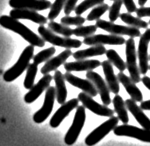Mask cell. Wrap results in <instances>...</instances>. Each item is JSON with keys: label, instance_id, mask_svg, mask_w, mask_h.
I'll list each match as a JSON object with an SVG mask.
<instances>
[{"label": "cell", "instance_id": "1", "mask_svg": "<svg viewBox=\"0 0 150 146\" xmlns=\"http://www.w3.org/2000/svg\"><path fill=\"white\" fill-rule=\"evenodd\" d=\"M0 25L6 29L11 30V31L17 33L18 35L22 36L25 40L34 47L35 46L42 47L45 45L43 39L38 36L34 31H32L31 30L18 20L11 17L10 15H2L0 17Z\"/></svg>", "mask_w": 150, "mask_h": 146}, {"label": "cell", "instance_id": "2", "mask_svg": "<svg viewBox=\"0 0 150 146\" xmlns=\"http://www.w3.org/2000/svg\"><path fill=\"white\" fill-rule=\"evenodd\" d=\"M34 46L29 45L23 50L16 64L3 74V80L6 82H12L17 79L27 69L30 62L34 57Z\"/></svg>", "mask_w": 150, "mask_h": 146}, {"label": "cell", "instance_id": "3", "mask_svg": "<svg viewBox=\"0 0 150 146\" xmlns=\"http://www.w3.org/2000/svg\"><path fill=\"white\" fill-rule=\"evenodd\" d=\"M38 31L45 42H48L54 46L64 47L66 49L78 48L81 47L82 44L81 41L76 39H71L69 37L62 38V37L55 35V33L51 31L49 28L45 27L43 25H40L38 26Z\"/></svg>", "mask_w": 150, "mask_h": 146}, {"label": "cell", "instance_id": "4", "mask_svg": "<svg viewBox=\"0 0 150 146\" xmlns=\"http://www.w3.org/2000/svg\"><path fill=\"white\" fill-rule=\"evenodd\" d=\"M119 122L118 117H112L105 122L98 126L97 129L90 132L85 140V143L88 146H93L98 144L100 140L115 129Z\"/></svg>", "mask_w": 150, "mask_h": 146}, {"label": "cell", "instance_id": "5", "mask_svg": "<svg viewBox=\"0 0 150 146\" xmlns=\"http://www.w3.org/2000/svg\"><path fill=\"white\" fill-rule=\"evenodd\" d=\"M125 55H126V68L129 71L130 79L135 84L142 81L140 76V69L137 64L135 41L133 38H129L125 42Z\"/></svg>", "mask_w": 150, "mask_h": 146}, {"label": "cell", "instance_id": "6", "mask_svg": "<svg viewBox=\"0 0 150 146\" xmlns=\"http://www.w3.org/2000/svg\"><path fill=\"white\" fill-rule=\"evenodd\" d=\"M86 108L84 106H78L76 110L74 121L65 137V143L67 145H72L77 141L79 134L86 121Z\"/></svg>", "mask_w": 150, "mask_h": 146}, {"label": "cell", "instance_id": "7", "mask_svg": "<svg viewBox=\"0 0 150 146\" xmlns=\"http://www.w3.org/2000/svg\"><path fill=\"white\" fill-rule=\"evenodd\" d=\"M96 26L98 28L106 31L107 32L110 33L111 35H128L130 38H137L141 36L140 30L133 26H122L103 19H98L96 22Z\"/></svg>", "mask_w": 150, "mask_h": 146}, {"label": "cell", "instance_id": "8", "mask_svg": "<svg viewBox=\"0 0 150 146\" xmlns=\"http://www.w3.org/2000/svg\"><path fill=\"white\" fill-rule=\"evenodd\" d=\"M113 133L119 137H129L143 142L150 143V130L137 128L136 126L129 125L117 126L113 129Z\"/></svg>", "mask_w": 150, "mask_h": 146}, {"label": "cell", "instance_id": "9", "mask_svg": "<svg viewBox=\"0 0 150 146\" xmlns=\"http://www.w3.org/2000/svg\"><path fill=\"white\" fill-rule=\"evenodd\" d=\"M56 99V92L54 87H49L46 89V96L44 99V103L42 107L37 111L33 117V120L37 124H41L44 122L48 118L50 114L54 108V104Z\"/></svg>", "mask_w": 150, "mask_h": 146}, {"label": "cell", "instance_id": "10", "mask_svg": "<svg viewBox=\"0 0 150 146\" xmlns=\"http://www.w3.org/2000/svg\"><path fill=\"white\" fill-rule=\"evenodd\" d=\"M78 99L80 102H81L82 105L85 108L89 109L90 111L98 116L106 117H113V114L115 111H113L111 108H109L107 106L102 105L101 104L98 103L88 94L85 93V92H81L78 94Z\"/></svg>", "mask_w": 150, "mask_h": 146}, {"label": "cell", "instance_id": "11", "mask_svg": "<svg viewBox=\"0 0 150 146\" xmlns=\"http://www.w3.org/2000/svg\"><path fill=\"white\" fill-rule=\"evenodd\" d=\"M150 42V28H148L144 34L141 35L139 40L137 56L139 59V69L142 75H145L149 70V56L148 54V48Z\"/></svg>", "mask_w": 150, "mask_h": 146}, {"label": "cell", "instance_id": "12", "mask_svg": "<svg viewBox=\"0 0 150 146\" xmlns=\"http://www.w3.org/2000/svg\"><path fill=\"white\" fill-rule=\"evenodd\" d=\"M86 79L94 85L98 92L101 96V99L103 103V105H110L112 102L110 95V91L107 86L106 83L102 79V77L98 73L93 71H89L86 72Z\"/></svg>", "mask_w": 150, "mask_h": 146}, {"label": "cell", "instance_id": "13", "mask_svg": "<svg viewBox=\"0 0 150 146\" xmlns=\"http://www.w3.org/2000/svg\"><path fill=\"white\" fill-rule=\"evenodd\" d=\"M125 39L120 35H93L84 39L83 43L88 46L97 45H122L125 44Z\"/></svg>", "mask_w": 150, "mask_h": 146}, {"label": "cell", "instance_id": "14", "mask_svg": "<svg viewBox=\"0 0 150 146\" xmlns=\"http://www.w3.org/2000/svg\"><path fill=\"white\" fill-rule=\"evenodd\" d=\"M9 5L14 9H27L31 11H43L51 7L48 0H9Z\"/></svg>", "mask_w": 150, "mask_h": 146}, {"label": "cell", "instance_id": "15", "mask_svg": "<svg viewBox=\"0 0 150 146\" xmlns=\"http://www.w3.org/2000/svg\"><path fill=\"white\" fill-rule=\"evenodd\" d=\"M53 76L50 74L45 75L42 79L38 82L36 84H34L30 91L25 95L24 101L26 104H31L40 97L44 91H46L50 87V84L52 81Z\"/></svg>", "mask_w": 150, "mask_h": 146}, {"label": "cell", "instance_id": "16", "mask_svg": "<svg viewBox=\"0 0 150 146\" xmlns=\"http://www.w3.org/2000/svg\"><path fill=\"white\" fill-rule=\"evenodd\" d=\"M78 99L74 98L70 99L68 102H66L63 104H62L60 108L56 111L54 115L53 116L52 118L50 121V125L52 128H58L60 125L62 120L69 115L75 108L78 107Z\"/></svg>", "mask_w": 150, "mask_h": 146}, {"label": "cell", "instance_id": "17", "mask_svg": "<svg viewBox=\"0 0 150 146\" xmlns=\"http://www.w3.org/2000/svg\"><path fill=\"white\" fill-rule=\"evenodd\" d=\"M64 78L70 84L76 88H80L83 91V92L88 94L91 97H97L98 94V91L94 87V85L88 79H84L75 76L71 72H66L64 74Z\"/></svg>", "mask_w": 150, "mask_h": 146}, {"label": "cell", "instance_id": "18", "mask_svg": "<svg viewBox=\"0 0 150 146\" xmlns=\"http://www.w3.org/2000/svg\"><path fill=\"white\" fill-rule=\"evenodd\" d=\"M10 16L17 20L28 19L40 25H44L47 23V18L38 14L35 11L27 9H13L10 11Z\"/></svg>", "mask_w": 150, "mask_h": 146}, {"label": "cell", "instance_id": "19", "mask_svg": "<svg viewBox=\"0 0 150 146\" xmlns=\"http://www.w3.org/2000/svg\"><path fill=\"white\" fill-rule=\"evenodd\" d=\"M101 65L98 59H82L75 62H68L64 64V68L67 72H84L92 71Z\"/></svg>", "mask_w": 150, "mask_h": 146}, {"label": "cell", "instance_id": "20", "mask_svg": "<svg viewBox=\"0 0 150 146\" xmlns=\"http://www.w3.org/2000/svg\"><path fill=\"white\" fill-rule=\"evenodd\" d=\"M117 79L119 83L124 86L128 94L131 97V99H133L135 102H142L143 95L138 87L136 85L134 82L130 79V77L127 76L123 72H119L117 75Z\"/></svg>", "mask_w": 150, "mask_h": 146}, {"label": "cell", "instance_id": "21", "mask_svg": "<svg viewBox=\"0 0 150 146\" xmlns=\"http://www.w3.org/2000/svg\"><path fill=\"white\" fill-rule=\"evenodd\" d=\"M125 103L127 109L132 113L139 125L143 129L150 130V119L144 113L143 110L137 104V103L132 99H126Z\"/></svg>", "mask_w": 150, "mask_h": 146}, {"label": "cell", "instance_id": "22", "mask_svg": "<svg viewBox=\"0 0 150 146\" xmlns=\"http://www.w3.org/2000/svg\"><path fill=\"white\" fill-rule=\"evenodd\" d=\"M72 55V52L70 51V49H66L62 52H61L58 56L50 59L46 62L43 67H42L41 73L45 76V75H48L50 72L56 71L61 65L64 64L67 59Z\"/></svg>", "mask_w": 150, "mask_h": 146}, {"label": "cell", "instance_id": "23", "mask_svg": "<svg viewBox=\"0 0 150 146\" xmlns=\"http://www.w3.org/2000/svg\"><path fill=\"white\" fill-rule=\"evenodd\" d=\"M101 67L103 68L108 88L111 92L117 95L120 91V84L117 77L114 74L112 65L109 62V60H105L101 63Z\"/></svg>", "mask_w": 150, "mask_h": 146}, {"label": "cell", "instance_id": "24", "mask_svg": "<svg viewBox=\"0 0 150 146\" xmlns=\"http://www.w3.org/2000/svg\"><path fill=\"white\" fill-rule=\"evenodd\" d=\"M54 79L55 85V92H56V99L58 104H63L66 103L67 97V89L65 83V78L64 75L60 71L56 70L54 75Z\"/></svg>", "mask_w": 150, "mask_h": 146}, {"label": "cell", "instance_id": "25", "mask_svg": "<svg viewBox=\"0 0 150 146\" xmlns=\"http://www.w3.org/2000/svg\"><path fill=\"white\" fill-rule=\"evenodd\" d=\"M107 50L103 45H97V46H91L89 48L84 50L77 51L73 54V57L76 60H82L92 56H102L106 52Z\"/></svg>", "mask_w": 150, "mask_h": 146}, {"label": "cell", "instance_id": "26", "mask_svg": "<svg viewBox=\"0 0 150 146\" xmlns=\"http://www.w3.org/2000/svg\"><path fill=\"white\" fill-rule=\"evenodd\" d=\"M112 102L113 104L114 111L117 114V117L119 120H121L124 125H127L129 120V115H128V109L122 97L117 94L113 97Z\"/></svg>", "mask_w": 150, "mask_h": 146}, {"label": "cell", "instance_id": "27", "mask_svg": "<svg viewBox=\"0 0 150 146\" xmlns=\"http://www.w3.org/2000/svg\"><path fill=\"white\" fill-rule=\"evenodd\" d=\"M120 19L129 26H133L137 29L139 28L146 29L149 26V23L142 20L141 18L134 17L129 13H122L120 15Z\"/></svg>", "mask_w": 150, "mask_h": 146}, {"label": "cell", "instance_id": "28", "mask_svg": "<svg viewBox=\"0 0 150 146\" xmlns=\"http://www.w3.org/2000/svg\"><path fill=\"white\" fill-rule=\"evenodd\" d=\"M108 60L112 65H114L121 72H123L126 69V64L124 60L121 59V57L118 55V53L116 52L115 50L110 49L107 50L105 52Z\"/></svg>", "mask_w": 150, "mask_h": 146}, {"label": "cell", "instance_id": "29", "mask_svg": "<svg viewBox=\"0 0 150 146\" xmlns=\"http://www.w3.org/2000/svg\"><path fill=\"white\" fill-rule=\"evenodd\" d=\"M48 28L54 33L60 34L65 37H70L71 35H74V30L71 29L70 27L62 24L56 23L54 21L50 22L48 24Z\"/></svg>", "mask_w": 150, "mask_h": 146}, {"label": "cell", "instance_id": "30", "mask_svg": "<svg viewBox=\"0 0 150 146\" xmlns=\"http://www.w3.org/2000/svg\"><path fill=\"white\" fill-rule=\"evenodd\" d=\"M38 72V65L35 64H30L28 66L27 69H26V74L24 82H23V85L24 88L26 89H30V88L34 86V83H35V76L37 75Z\"/></svg>", "mask_w": 150, "mask_h": 146}, {"label": "cell", "instance_id": "31", "mask_svg": "<svg viewBox=\"0 0 150 146\" xmlns=\"http://www.w3.org/2000/svg\"><path fill=\"white\" fill-rule=\"evenodd\" d=\"M56 52V50L54 47H49L47 49H45L43 51H41L40 52H38L37 55H35L33 57V61L35 64H40L43 62L48 61L50 58L54 56V54Z\"/></svg>", "mask_w": 150, "mask_h": 146}, {"label": "cell", "instance_id": "32", "mask_svg": "<svg viewBox=\"0 0 150 146\" xmlns=\"http://www.w3.org/2000/svg\"><path fill=\"white\" fill-rule=\"evenodd\" d=\"M104 1L105 0H84L83 2H81L79 5L75 7V14L81 16V14H83L88 9L93 7L97 5H101L104 3Z\"/></svg>", "mask_w": 150, "mask_h": 146}, {"label": "cell", "instance_id": "33", "mask_svg": "<svg viewBox=\"0 0 150 146\" xmlns=\"http://www.w3.org/2000/svg\"><path fill=\"white\" fill-rule=\"evenodd\" d=\"M109 9H110V6L106 3H102L101 5H98L93 9L90 12V14L87 15L86 19L88 21L98 20L101 16L104 15Z\"/></svg>", "mask_w": 150, "mask_h": 146}, {"label": "cell", "instance_id": "34", "mask_svg": "<svg viewBox=\"0 0 150 146\" xmlns=\"http://www.w3.org/2000/svg\"><path fill=\"white\" fill-rule=\"evenodd\" d=\"M96 25L90 26H80L74 29V35L78 37H89L91 36L97 31Z\"/></svg>", "mask_w": 150, "mask_h": 146}, {"label": "cell", "instance_id": "35", "mask_svg": "<svg viewBox=\"0 0 150 146\" xmlns=\"http://www.w3.org/2000/svg\"><path fill=\"white\" fill-rule=\"evenodd\" d=\"M66 2H67V0H55L54 3L51 5L47 19H50V21L54 20L59 15L61 11L62 10L66 4Z\"/></svg>", "mask_w": 150, "mask_h": 146}, {"label": "cell", "instance_id": "36", "mask_svg": "<svg viewBox=\"0 0 150 146\" xmlns=\"http://www.w3.org/2000/svg\"><path fill=\"white\" fill-rule=\"evenodd\" d=\"M123 4L122 0H114L112 6H110L109 11V19H110V22H115L120 16V11H121V6Z\"/></svg>", "mask_w": 150, "mask_h": 146}, {"label": "cell", "instance_id": "37", "mask_svg": "<svg viewBox=\"0 0 150 146\" xmlns=\"http://www.w3.org/2000/svg\"><path fill=\"white\" fill-rule=\"evenodd\" d=\"M86 22V19L79 15H77L75 17H71L69 15H67L65 17H62L61 19V24L66 25V26H82V24Z\"/></svg>", "mask_w": 150, "mask_h": 146}, {"label": "cell", "instance_id": "38", "mask_svg": "<svg viewBox=\"0 0 150 146\" xmlns=\"http://www.w3.org/2000/svg\"><path fill=\"white\" fill-rule=\"evenodd\" d=\"M78 1V0H67L64 6V13L67 15H69L73 11H74Z\"/></svg>", "mask_w": 150, "mask_h": 146}, {"label": "cell", "instance_id": "39", "mask_svg": "<svg viewBox=\"0 0 150 146\" xmlns=\"http://www.w3.org/2000/svg\"><path fill=\"white\" fill-rule=\"evenodd\" d=\"M122 2H123L125 8H126V10H127L129 14L136 12L137 8L136 4L133 0H122Z\"/></svg>", "mask_w": 150, "mask_h": 146}, {"label": "cell", "instance_id": "40", "mask_svg": "<svg viewBox=\"0 0 150 146\" xmlns=\"http://www.w3.org/2000/svg\"><path fill=\"white\" fill-rule=\"evenodd\" d=\"M136 13H137V15L138 18L150 17V7L141 6L140 8L137 9Z\"/></svg>", "mask_w": 150, "mask_h": 146}, {"label": "cell", "instance_id": "41", "mask_svg": "<svg viewBox=\"0 0 150 146\" xmlns=\"http://www.w3.org/2000/svg\"><path fill=\"white\" fill-rule=\"evenodd\" d=\"M140 108H142V110L150 111V99L149 100H146V101H142V102H141Z\"/></svg>", "mask_w": 150, "mask_h": 146}, {"label": "cell", "instance_id": "42", "mask_svg": "<svg viewBox=\"0 0 150 146\" xmlns=\"http://www.w3.org/2000/svg\"><path fill=\"white\" fill-rule=\"evenodd\" d=\"M142 82L149 90H150V78L149 76H143V78L142 79Z\"/></svg>", "mask_w": 150, "mask_h": 146}, {"label": "cell", "instance_id": "43", "mask_svg": "<svg viewBox=\"0 0 150 146\" xmlns=\"http://www.w3.org/2000/svg\"><path fill=\"white\" fill-rule=\"evenodd\" d=\"M148 0H138V3L139 6H144L145 5V3H147Z\"/></svg>", "mask_w": 150, "mask_h": 146}, {"label": "cell", "instance_id": "44", "mask_svg": "<svg viewBox=\"0 0 150 146\" xmlns=\"http://www.w3.org/2000/svg\"><path fill=\"white\" fill-rule=\"evenodd\" d=\"M149 70H150V65H149Z\"/></svg>", "mask_w": 150, "mask_h": 146}, {"label": "cell", "instance_id": "45", "mask_svg": "<svg viewBox=\"0 0 150 146\" xmlns=\"http://www.w3.org/2000/svg\"><path fill=\"white\" fill-rule=\"evenodd\" d=\"M149 25H150V20H149Z\"/></svg>", "mask_w": 150, "mask_h": 146}, {"label": "cell", "instance_id": "46", "mask_svg": "<svg viewBox=\"0 0 150 146\" xmlns=\"http://www.w3.org/2000/svg\"><path fill=\"white\" fill-rule=\"evenodd\" d=\"M110 1H114V0H110Z\"/></svg>", "mask_w": 150, "mask_h": 146}, {"label": "cell", "instance_id": "47", "mask_svg": "<svg viewBox=\"0 0 150 146\" xmlns=\"http://www.w3.org/2000/svg\"><path fill=\"white\" fill-rule=\"evenodd\" d=\"M149 60H150V56H149Z\"/></svg>", "mask_w": 150, "mask_h": 146}]
</instances>
